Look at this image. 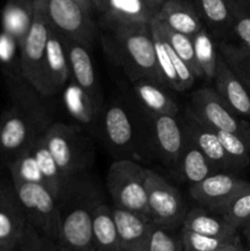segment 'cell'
Returning a JSON list of instances; mask_svg holds the SVG:
<instances>
[{"label": "cell", "instance_id": "cell-1", "mask_svg": "<svg viewBox=\"0 0 250 251\" xmlns=\"http://www.w3.org/2000/svg\"><path fill=\"white\" fill-rule=\"evenodd\" d=\"M10 103L0 115V169L9 168L28 152L54 122L48 98L39 95L22 76L4 68Z\"/></svg>", "mask_w": 250, "mask_h": 251}, {"label": "cell", "instance_id": "cell-2", "mask_svg": "<svg viewBox=\"0 0 250 251\" xmlns=\"http://www.w3.org/2000/svg\"><path fill=\"white\" fill-rule=\"evenodd\" d=\"M102 195L86 173L69 176L58 196L60 237L56 251H96L92 217Z\"/></svg>", "mask_w": 250, "mask_h": 251}, {"label": "cell", "instance_id": "cell-3", "mask_svg": "<svg viewBox=\"0 0 250 251\" xmlns=\"http://www.w3.org/2000/svg\"><path fill=\"white\" fill-rule=\"evenodd\" d=\"M100 37L104 50L130 81L146 78L166 86L157 65L150 24L102 22Z\"/></svg>", "mask_w": 250, "mask_h": 251}, {"label": "cell", "instance_id": "cell-4", "mask_svg": "<svg viewBox=\"0 0 250 251\" xmlns=\"http://www.w3.org/2000/svg\"><path fill=\"white\" fill-rule=\"evenodd\" d=\"M137 107V105H136ZM113 98L103 105L98 130L108 149L118 159H140L149 151L144 118L137 107Z\"/></svg>", "mask_w": 250, "mask_h": 251}, {"label": "cell", "instance_id": "cell-5", "mask_svg": "<svg viewBox=\"0 0 250 251\" xmlns=\"http://www.w3.org/2000/svg\"><path fill=\"white\" fill-rule=\"evenodd\" d=\"M42 140L65 178L87 172L95 159V149L80 125L53 122Z\"/></svg>", "mask_w": 250, "mask_h": 251}, {"label": "cell", "instance_id": "cell-6", "mask_svg": "<svg viewBox=\"0 0 250 251\" xmlns=\"http://www.w3.org/2000/svg\"><path fill=\"white\" fill-rule=\"evenodd\" d=\"M11 180L31 227L44 240L56 248L60 237L58 199L41 183L19 178H11Z\"/></svg>", "mask_w": 250, "mask_h": 251}, {"label": "cell", "instance_id": "cell-7", "mask_svg": "<svg viewBox=\"0 0 250 251\" xmlns=\"http://www.w3.org/2000/svg\"><path fill=\"white\" fill-rule=\"evenodd\" d=\"M0 239L15 251H56L28 223L11 178H0Z\"/></svg>", "mask_w": 250, "mask_h": 251}, {"label": "cell", "instance_id": "cell-8", "mask_svg": "<svg viewBox=\"0 0 250 251\" xmlns=\"http://www.w3.org/2000/svg\"><path fill=\"white\" fill-rule=\"evenodd\" d=\"M147 168L134 159H117L107 174V189L113 207L122 208L150 221L146 190Z\"/></svg>", "mask_w": 250, "mask_h": 251}, {"label": "cell", "instance_id": "cell-9", "mask_svg": "<svg viewBox=\"0 0 250 251\" xmlns=\"http://www.w3.org/2000/svg\"><path fill=\"white\" fill-rule=\"evenodd\" d=\"M49 22L44 12L43 0H33V12L28 29L20 44L19 65L25 80L43 97L44 63Z\"/></svg>", "mask_w": 250, "mask_h": 251}, {"label": "cell", "instance_id": "cell-10", "mask_svg": "<svg viewBox=\"0 0 250 251\" xmlns=\"http://www.w3.org/2000/svg\"><path fill=\"white\" fill-rule=\"evenodd\" d=\"M140 112L144 118L149 151L164 166L175 171L185 144L180 118L172 114H153L141 109Z\"/></svg>", "mask_w": 250, "mask_h": 251}, {"label": "cell", "instance_id": "cell-11", "mask_svg": "<svg viewBox=\"0 0 250 251\" xmlns=\"http://www.w3.org/2000/svg\"><path fill=\"white\" fill-rule=\"evenodd\" d=\"M186 110L208 129L233 132L250 142V123L238 117L221 100L215 88L201 87L196 90L190 96Z\"/></svg>", "mask_w": 250, "mask_h": 251}, {"label": "cell", "instance_id": "cell-12", "mask_svg": "<svg viewBox=\"0 0 250 251\" xmlns=\"http://www.w3.org/2000/svg\"><path fill=\"white\" fill-rule=\"evenodd\" d=\"M147 206L150 221L159 227L175 230L181 227L188 207L180 191L161 174L147 168Z\"/></svg>", "mask_w": 250, "mask_h": 251}, {"label": "cell", "instance_id": "cell-13", "mask_svg": "<svg viewBox=\"0 0 250 251\" xmlns=\"http://www.w3.org/2000/svg\"><path fill=\"white\" fill-rule=\"evenodd\" d=\"M49 25L63 37L92 49L100 29L92 16L73 0H43Z\"/></svg>", "mask_w": 250, "mask_h": 251}, {"label": "cell", "instance_id": "cell-14", "mask_svg": "<svg viewBox=\"0 0 250 251\" xmlns=\"http://www.w3.org/2000/svg\"><path fill=\"white\" fill-rule=\"evenodd\" d=\"M248 189H250L249 181L229 172H217L201 183L190 186L189 193L198 206L221 215L235 196Z\"/></svg>", "mask_w": 250, "mask_h": 251}, {"label": "cell", "instance_id": "cell-15", "mask_svg": "<svg viewBox=\"0 0 250 251\" xmlns=\"http://www.w3.org/2000/svg\"><path fill=\"white\" fill-rule=\"evenodd\" d=\"M150 27L153 37L157 65L164 85L171 90L179 91V92L189 90L195 82L196 76L194 75L188 64L167 43L152 20L150 22Z\"/></svg>", "mask_w": 250, "mask_h": 251}, {"label": "cell", "instance_id": "cell-16", "mask_svg": "<svg viewBox=\"0 0 250 251\" xmlns=\"http://www.w3.org/2000/svg\"><path fill=\"white\" fill-rule=\"evenodd\" d=\"M63 37V36H61ZM65 44L66 54H68L69 65H70L71 78L82 91H85L88 97L92 100L96 107L102 110L103 97L100 91V82L96 75L95 65L91 58V49L83 46L82 43L63 37Z\"/></svg>", "mask_w": 250, "mask_h": 251}, {"label": "cell", "instance_id": "cell-17", "mask_svg": "<svg viewBox=\"0 0 250 251\" xmlns=\"http://www.w3.org/2000/svg\"><path fill=\"white\" fill-rule=\"evenodd\" d=\"M180 120L185 140L191 142L199 151L202 152L218 171L229 173L237 171L234 163L223 149L220 139L212 130L199 123L188 110H185V114L180 118Z\"/></svg>", "mask_w": 250, "mask_h": 251}, {"label": "cell", "instance_id": "cell-18", "mask_svg": "<svg viewBox=\"0 0 250 251\" xmlns=\"http://www.w3.org/2000/svg\"><path fill=\"white\" fill-rule=\"evenodd\" d=\"M71 71L63 37L49 25L44 63V96L50 98L64 90L70 81Z\"/></svg>", "mask_w": 250, "mask_h": 251}, {"label": "cell", "instance_id": "cell-19", "mask_svg": "<svg viewBox=\"0 0 250 251\" xmlns=\"http://www.w3.org/2000/svg\"><path fill=\"white\" fill-rule=\"evenodd\" d=\"M215 90L221 100L238 115L250 123V91L218 53Z\"/></svg>", "mask_w": 250, "mask_h": 251}, {"label": "cell", "instance_id": "cell-20", "mask_svg": "<svg viewBox=\"0 0 250 251\" xmlns=\"http://www.w3.org/2000/svg\"><path fill=\"white\" fill-rule=\"evenodd\" d=\"M112 208L119 234L120 251H149L153 223L129 211Z\"/></svg>", "mask_w": 250, "mask_h": 251}, {"label": "cell", "instance_id": "cell-21", "mask_svg": "<svg viewBox=\"0 0 250 251\" xmlns=\"http://www.w3.org/2000/svg\"><path fill=\"white\" fill-rule=\"evenodd\" d=\"M156 19L173 31L191 38L205 26L190 0H166L157 10Z\"/></svg>", "mask_w": 250, "mask_h": 251}, {"label": "cell", "instance_id": "cell-22", "mask_svg": "<svg viewBox=\"0 0 250 251\" xmlns=\"http://www.w3.org/2000/svg\"><path fill=\"white\" fill-rule=\"evenodd\" d=\"M166 86L146 78L131 81V95L137 107L153 114L178 115L179 105Z\"/></svg>", "mask_w": 250, "mask_h": 251}, {"label": "cell", "instance_id": "cell-23", "mask_svg": "<svg viewBox=\"0 0 250 251\" xmlns=\"http://www.w3.org/2000/svg\"><path fill=\"white\" fill-rule=\"evenodd\" d=\"M180 228L208 237L233 238L239 234V230L232 227L222 216L200 206L188 210Z\"/></svg>", "mask_w": 250, "mask_h": 251}, {"label": "cell", "instance_id": "cell-24", "mask_svg": "<svg viewBox=\"0 0 250 251\" xmlns=\"http://www.w3.org/2000/svg\"><path fill=\"white\" fill-rule=\"evenodd\" d=\"M216 41H225L232 22L230 0H190Z\"/></svg>", "mask_w": 250, "mask_h": 251}, {"label": "cell", "instance_id": "cell-25", "mask_svg": "<svg viewBox=\"0 0 250 251\" xmlns=\"http://www.w3.org/2000/svg\"><path fill=\"white\" fill-rule=\"evenodd\" d=\"M175 172L181 180L188 183L189 186H193L220 171L211 163L210 159L202 152L199 151L191 142L185 140Z\"/></svg>", "mask_w": 250, "mask_h": 251}, {"label": "cell", "instance_id": "cell-26", "mask_svg": "<svg viewBox=\"0 0 250 251\" xmlns=\"http://www.w3.org/2000/svg\"><path fill=\"white\" fill-rule=\"evenodd\" d=\"M157 10L144 0H107L102 22L110 24H150Z\"/></svg>", "mask_w": 250, "mask_h": 251}, {"label": "cell", "instance_id": "cell-27", "mask_svg": "<svg viewBox=\"0 0 250 251\" xmlns=\"http://www.w3.org/2000/svg\"><path fill=\"white\" fill-rule=\"evenodd\" d=\"M92 234L96 251H120L119 234L113 208L105 205L104 201L93 212Z\"/></svg>", "mask_w": 250, "mask_h": 251}, {"label": "cell", "instance_id": "cell-28", "mask_svg": "<svg viewBox=\"0 0 250 251\" xmlns=\"http://www.w3.org/2000/svg\"><path fill=\"white\" fill-rule=\"evenodd\" d=\"M33 12V1L31 0H7L2 12L4 31L12 36L17 44H21Z\"/></svg>", "mask_w": 250, "mask_h": 251}, {"label": "cell", "instance_id": "cell-29", "mask_svg": "<svg viewBox=\"0 0 250 251\" xmlns=\"http://www.w3.org/2000/svg\"><path fill=\"white\" fill-rule=\"evenodd\" d=\"M193 42L195 58L201 70V76L208 82H213L218 59L217 41L203 26L193 37Z\"/></svg>", "mask_w": 250, "mask_h": 251}, {"label": "cell", "instance_id": "cell-30", "mask_svg": "<svg viewBox=\"0 0 250 251\" xmlns=\"http://www.w3.org/2000/svg\"><path fill=\"white\" fill-rule=\"evenodd\" d=\"M31 153L36 161L37 166H38L42 176H43L44 184L53 193V195L58 199L61 188H63L64 183L68 178H65L61 174L55 159L53 158L49 150L47 149L42 137L32 146Z\"/></svg>", "mask_w": 250, "mask_h": 251}, {"label": "cell", "instance_id": "cell-31", "mask_svg": "<svg viewBox=\"0 0 250 251\" xmlns=\"http://www.w3.org/2000/svg\"><path fill=\"white\" fill-rule=\"evenodd\" d=\"M70 87L65 91V103L71 114L83 124H91L98 127V120L102 110L98 109L87 93L81 90L75 82L70 80Z\"/></svg>", "mask_w": 250, "mask_h": 251}, {"label": "cell", "instance_id": "cell-32", "mask_svg": "<svg viewBox=\"0 0 250 251\" xmlns=\"http://www.w3.org/2000/svg\"><path fill=\"white\" fill-rule=\"evenodd\" d=\"M152 22L154 24V26L158 28V31L161 32V34L163 36V38L166 39L167 43L171 46V48L188 64L189 68L191 69V71L194 73V75L196 76V78H202L201 76V70L198 65V61L195 58V51H194V42L193 38L186 34L179 33V32L173 31L169 27H167L166 25L162 24L159 20L156 19V16L152 19Z\"/></svg>", "mask_w": 250, "mask_h": 251}, {"label": "cell", "instance_id": "cell-33", "mask_svg": "<svg viewBox=\"0 0 250 251\" xmlns=\"http://www.w3.org/2000/svg\"><path fill=\"white\" fill-rule=\"evenodd\" d=\"M217 48L227 65L250 91V49L242 44L229 43L225 39L217 41Z\"/></svg>", "mask_w": 250, "mask_h": 251}, {"label": "cell", "instance_id": "cell-34", "mask_svg": "<svg viewBox=\"0 0 250 251\" xmlns=\"http://www.w3.org/2000/svg\"><path fill=\"white\" fill-rule=\"evenodd\" d=\"M220 139L223 149L234 163L235 168L243 169L250 163V142L237 134L222 130H212Z\"/></svg>", "mask_w": 250, "mask_h": 251}, {"label": "cell", "instance_id": "cell-35", "mask_svg": "<svg viewBox=\"0 0 250 251\" xmlns=\"http://www.w3.org/2000/svg\"><path fill=\"white\" fill-rule=\"evenodd\" d=\"M179 237L183 245V251H215L230 244L237 240L240 235L238 234L233 238L208 237V235L199 234V233L180 228Z\"/></svg>", "mask_w": 250, "mask_h": 251}, {"label": "cell", "instance_id": "cell-36", "mask_svg": "<svg viewBox=\"0 0 250 251\" xmlns=\"http://www.w3.org/2000/svg\"><path fill=\"white\" fill-rule=\"evenodd\" d=\"M235 229L242 230L250 223V189L235 196L221 213Z\"/></svg>", "mask_w": 250, "mask_h": 251}, {"label": "cell", "instance_id": "cell-37", "mask_svg": "<svg viewBox=\"0 0 250 251\" xmlns=\"http://www.w3.org/2000/svg\"><path fill=\"white\" fill-rule=\"evenodd\" d=\"M232 22L228 36H234L240 44L250 49V11L230 0Z\"/></svg>", "mask_w": 250, "mask_h": 251}, {"label": "cell", "instance_id": "cell-38", "mask_svg": "<svg viewBox=\"0 0 250 251\" xmlns=\"http://www.w3.org/2000/svg\"><path fill=\"white\" fill-rule=\"evenodd\" d=\"M149 251H183L179 233L153 225Z\"/></svg>", "mask_w": 250, "mask_h": 251}, {"label": "cell", "instance_id": "cell-39", "mask_svg": "<svg viewBox=\"0 0 250 251\" xmlns=\"http://www.w3.org/2000/svg\"><path fill=\"white\" fill-rule=\"evenodd\" d=\"M215 251H247V249H245V247L243 245L242 239H240L239 237L237 240L230 243V244L225 245V247L221 248V249H217Z\"/></svg>", "mask_w": 250, "mask_h": 251}, {"label": "cell", "instance_id": "cell-40", "mask_svg": "<svg viewBox=\"0 0 250 251\" xmlns=\"http://www.w3.org/2000/svg\"><path fill=\"white\" fill-rule=\"evenodd\" d=\"M73 1H75L77 5H80L87 14H90L91 16H92L93 11H95V6H93L92 0H73Z\"/></svg>", "mask_w": 250, "mask_h": 251}, {"label": "cell", "instance_id": "cell-41", "mask_svg": "<svg viewBox=\"0 0 250 251\" xmlns=\"http://www.w3.org/2000/svg\"><path fill=\"white\" fill-rule=\"evenodd\" d=\"M93 6H95V11L103 14L107 6V0H92Z\"/></svg>", "mask_w": 250, "mask_h": 251}, {"label": "cell", "instance_id": "cell-42", "mask_svg": "<svg viewBox=\"0 0 250 251\" xmlns=\"http://www.w3.org/2000/svg\"><path fill=\"white\" fill-rule=\"evenodd\" d=\"M242 233H243V237H244L245 239V243H247L248 251H250V227L243 228Z\"/></svg>", "mask_w": 250, "mask_h": 251}, {"label": "cell", "instance_id": "cell-43", "mask_svg": "<svg viewBox=\"0 0 250 251\" xmlns=\"http://www.w3.org/2000/svg\"><path fill=\"white\" fill-rule=\"evenodd\" d=\"M144 1L147 2L151 7H153L154 10H158L159 6H161L166 0H144Z\"/></svg>", "mask_w": 250, "mask_h": 251}, {"label": "cell", "instance_id": "cell-44", "mask_svg": "<svg viewBox=\"0 0 250 251\" xmlns=\"http://www.w3.org/2000/svg\"><path fill=\"white\" fill-rule=\"evenodd\" d=\"M233 1L237 2L238 5L244 7V9L248 10V11H250V0H233Z\"/></svg>", "mask_w": 250, "mask_h": 251}, {"label": "cell", "instance_id": "cell-45", "mask_svg": "<svg viewBox=\"0 0 250 251\" xmlns=\"http://www.w3.org/2000/svg\"><path fill=\"white\" fill-rule=\"evenodd\" d=\"M0 251H15V250L11 245L7 244L6 242H4V240L0 239Z\"/></svg>", "mask_w": 250, "mask_h": 251}, {"label": "cell", "instance_id": "cell-46", "mask_svg": "<svg viewBox=\"0 0 250 251\" xmlns=\"http://www.w3.org/2000/svg\"><path fill=\"white\" fill-rule=\"evenodd\" d=\"M247 227H250V223H249V225H248V226H247ZM247 227H244V228H247Z\"/></svg>", "mask_w": 250, "mask_h": 251}, {"label": "cell", "instance_id": "cell-47", "mask_svg": "<svg viewBox=\"0 0 250 251\" xmlns=\"http://www.w3.org/2000/svg\"><path fill=\"white\" fill-rule=\"evenodd\" d=\"M16 251H22V250H16Z\"/></svg>", "mask_w": 250, "mask_h": 251}, {"label": "cell", "instance_id": "cell-48", "mask_svg": "<svg viewBox=\"0 0 250 251\" xmlns=\"http://www.w3.org/2000/svg\"><path fill=\"white\" fill-rule=\"evenodd\" d=\"M31 1H33V0H31Z\"/></svg>", "mask_w": 250, "mask_h": 251}]
</instances>
